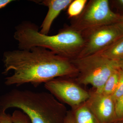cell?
Returning <instances> with one entry per match:
<instances>
[{
    "mask_svg": "<svg viewBox=\"0 0 123 123\" xmlns=\"http://www.w3.org/2000/svg\"><path fill=\"white\" fill-rule=\"evenodd\" d=\"M15 108L31 123H64L68 110L50 92L14 89L0 97V112Z\"/></svg>",
    "mask_w": 123,
    "mask_h": 123,
    "instance_id": "cell-2",
    "label": "cell"
},
{
    "mask_svg": "<svg viewBox=\"0 0 123 123\" xmlns=\"http://www.w3.org/2000/svg\"><path fill=\"white\" fill-rule=\"evenodd\" d=\"M123 31V15H120L118 22L117 23Z\"/></svg>",
    "mask_w": 123,
    "mask_h": 123,
    "instance_id": "cell-20",
    "label": "cell"
},
{
    "mask_svg": "<svg viewBox=\"0 0 123 123\" xmlns=\"http://www.w3.org/2000/svg\"><path fill=\"white\" fill-rule=\"evenodd\" d=\"M88 2L87 0H73L68 8L67 14L68 17L73 19L79 16L84 10Z\"/></svg>",
    "mask_w": 123,
    "mask_h": 123,
    "instance_id": "cell-13",
    "label": "cell"
},
{
    "mask_svg": "<svg viewBox=\"0 0 123 123\" xmlns=\"http://www.w3.org/2000/svg\"><path fill=\"white\" fill-rule=\"evenodd\" d=\"M44 85L58 101L71 108L86 102L90 96V92L77 84L72 78H57L44 83Z\"/></svg>",
    "mask_w": 123,
    "mask_h": 123,
    "instance_id": "cell-7",
    "label": "cell"
},
{
    "mask_svg": "<svg viewBox=\"0 0 123 123\" xmlns=\"http://www.w3.org/2000/svg\"><path fill=\"white\" fill-rule=\"evenodd\" d=\"M118 62L119 68L123 71V59Z\"/></svg>",
    "mask_w": 123,
    "mask_h": 123,
    "instance_id": "cell-21",
    "label": "cell"
},
{
    "mask_svg": "<svg viewBox=\"0 0 123 123\" xmlns=\"http://www.w3.org/2000/svg\"><path fill=\"white\" fill-rule=\"evenodd\" d=\"M74 123H100L86 102L72 108Z\"/></svg>",
    "mask_w": 123,
    "mask_h": 123,
    "instance_id": "cell-10",
    "label": "cell"
},
{
    "mask_svg": "<svg viewBox=\"0 0 123 123\" xmlns=\"http://www.w3.org/2000/svg\"><path fill=\"white\" fill-rule=\"evenodd\" d=\"M14 37L20 50L41 47L70 60L76 59L84 44L81 32L70 26L49 36L41 34L35 24L24 22L16 27Z\"/></svg>",
    "mask_w": 123,
    "mask_h": 123,
    "instance_id": "cell-3",
    "label": "cell"
},
{
    "mask_svg": "<svg viewBox=\"0 0 123 123\" xmlns=\"http://www.w3.org/2000/svg\"><path fill=\"white\" fill-rule=\"evenodd\" d=\"M119 68L116 70L108 79L104 86L102 93L108 96H112L114 93L118 82Z\"/></svg>",
    "mask_w": 123,
    "mask_h": 123,
    "instance_id": "cell-12",
    "label": "cell"
},
{
    "mask_svg": "<svg viewBox=\"0 0 123 123\" xmlns=\"http://www.w3.org/2000/svg\"><path fill=\"white\" fill-rule=\"evenodd\" d=\"M123 123V121H119V122H117V123Z\"/></svg>",
    "mask_w": 123,
    "mask_h": 123,
    "instance_id": "cell-23",
    "label": "cell"
},
{
    "mask_svg": "<svg viewBox=\"0 0 123 123\" xmlns=\"http://www.w3.org/2000/svg\"><path fill=\"white\" fill-rule=\"evenodd\" d=\"M120 15L111 10L108 0H90L81 13L73 18L70 26L78 31L114 24Z\"/></svg>",
    "mask_w": 123,
    "mask_h": 123,
    "instance_id": "cell-5",
    "label": "cell"
},
{
    "mask_svg": "<svg viewBox=\"0 0 123 123\" xmlns=\"http://www.w3.org/2000/svg\"><path fill=\"white\" fill-rule=\"evenodd\" d=\"M116 112L119 121H123V95L115 102Z\"/></svg>",
    "mask_w": 123,
    "mask_h": 123,
    "instance_id": "cell-16",
    "label": "cell"
},
{
    "mask_svg": "<svg viewBox=\"0 0 123 123\" xmlns=\"http://www.w3.org/2000/svg\"><path fill=\"white\" fill-rule=\"evenodd\" d=\"M73 0H45L38 1L39 4L48 8L47 13L42 23L40 32L48 35L51 26L55 19L62 10L68 8Z\"/></svg>",
    "mask_w": 123,
    "mask_h": 123,
    "instance_id": "cell-9",
    "label": "cell"
},
{
    "mask_svg": "<svg viewBox=\"0 0 123 123\" xmlns=\"http://www.w3.org/2000/svg\"><path fill=\"white\" fill-rule=\"evenodd\" d=\"M70 61L78 71L74 81L80 86L91 85L98 93H102L108 79L119 68L117 62L98 53Z\"/></svg>",
    "mask_w": 123,
    "mask_h": 123,
    "instance_id": "cell-4",
    "label": "cell"
},
{
    "mask_svg": "<svg viewBox=\"0 0 123 123\" xmlns=\"http://www.w3.org/2000/svg\"><path fill=\"white\" fill-rule=\"evenodd\" d=\"M116 1L118 4L123 8V0H117Z\"/></svg>",
    "mask_w": 123,
    "mask_h": 123,
    "instance_id": "cell-22",
    "label": "cell"
},
{
    "mask_svg": "<svg viewBox=\"0 0 123 123\" xmlns=\"http://www.w3.org/2000/svg\"><path fill=\"white\" fill-rule=\"evenodd\" d=\"M0 123H12L11 115L6 112H0Z\"/></svg>",
    "mask_w": 123,
    "mask_h": 123,
    "instance_id": "cell-17",
    "label": "cell"
},
{
    "mask_svg": "<svg viewBox=\"0 0 123 123\" xmlns=\"http://www.w3.org/2000/svg\"></svg>",
    "mask_w": 123,
    "mask_h": 123,
    "instance_id": "cell-24",
    "label": "cell"
},
{
    "mask_svg": "<svg viewBox=\"0 0 123 123\" xmlns=\"http://www.w3.org/2000/svg\"><path fill=\"white\" fill-rule=\"evenodd\" d=\"M90 93V97L86 103L99 123H116L119 121L116 112L115 102L112 96L95 90Z\"/></svg>",
    "mask_w": 123,
    "mask_h": 123,
    "instance_id": "cell-8",
    "label": "cell"
},
{
    "mask_svg": "<svg viewBox=\"0 0 123 123\" xmlns=\"http://www.w3.org/2000/svg\"><path fill=\"white\" fill-rule=\"evenodd\" d=\"M84 47L76 58L101 52L123 37V31L117 23L82 31Z\"/></svg>",
    "mask_w": 123,
    "mask_h": 123,
    "instance_id": "cell-6",
    "label": "cell"
},
{
    "mask_svg": "<svg viewBox=\"0 0 123 123\" xmlns=\"http://www.w3.org/2000/svg\"><path fill=\"white\" fill-rule=\"evenodd\" d=\"M64 123H74L71 110L68 111Z\"/></svg>",
    "mask_w": 123,
    "mask_h": 123,
    "instance_id": "cell-18",
    "label": "cell"
},
{
    "mask_svg": "<svg viewBox=\"0 0 123 123\" xmlns=\"http://www.w3.org/2000/svg\"><path fill=\"white\" fill-rule=\"evenodd\" d=\"M3 62V74L10 70L14 72L12 76L5 78L7 86L31 83L37 86L57 78H73L78 74L70 60L41 47L6 52Z\"/></svg>",
    "mask_w": 123,
    "mask_h": 123,
    "instance_id": "cell-1",
    "label": "cell"
},
{
    "mask_svg": "<svg viewBox=\"0 0 123 123\" xmlns=\"http://www.w3.org/2000/svg\"><path fill=\"white\" fill-rule=\"evenodd\" d=\"M11 118L12 123H31L29 117L20 110L14 111Z\"/></svg>",
    "mask_w": 123,
    "mask_h": 123,
    "instance_id": "cell-14",
    "label": "cell"
},
{
    "mask_svg": "<svg viewBox=\"0 0 123 123\" xmlns=\"http://www.w3.org/2000/svg\"><path fill=\"white\" fill-rule=\"evenodd\" d=\"M98 53L108 59L114 61L118 62L123 60V37Z\"/></svg>",
    "mask_w": 123,
    "mask_h": 123,
    "instance_id": "cell-11",
    "label": "cell"
},
{
    "mask_svg": "<svg viewBox=\"0 0 123 123\" xmlns=\"http://www.w3.org/2000/svg\"><path fill=\"white\" fill-rule=\"evenodd\" d=\"M119 80L116 90L112 95L116 102L123 95V71L119 68L118 69Z\"/></svg>",
    "mask_w": 123,
    "mask_h": 123,
    "instance_id": "cell-15",
    "label": "cell"
},
{
    "mask_svg": "<svg viewBox=\"0 0 123 123\" xmlns=\"http://www.w3.org/2000/svg\"><path fill=\"white\" fill-rule=\"evenodd\" d=\"M13 1L12 0H0V9L5 8Z\"/></svg>",
    "mask_w": 123,
    "mask_h": 123,
    "instance_id": "cell-19",
    "label": "cell"
}]
</instances>
